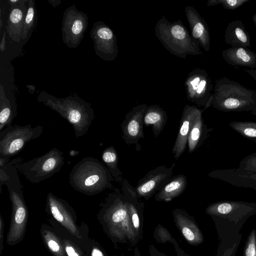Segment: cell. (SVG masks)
Segmentation results:
<instances>
[{
  "mask_svg": "<svg viewBox=\"0 0 256 256\" xmlns=\"http://www.w3.org/2000/svg\"><path fill=\"white\" fill-rule=\"evenodd\" d=\"M37 100L66 119L72 126L77 138L88 132L94 120V111L91 104L77 95L58 98L42 91Z\"/></svg>",
  "mask_w": 256,
  "mask_h": 256,
  "instance_id": "1",
  "label": "cell"
},
{
  "mask_svg": "<svg viewBox=\"0 0 256 256\" xmlns=\"http://www.w3.org/2000/svg\"><path fill=\"white\" fill-rule=\"evenodd\" d=\"M113 177L108 168L97 158L88 156L76 164L69 174L72 187L84 194H98L112 188Z\"/></svg>",
  "mask_w": 256,
  "mask_h": 256,
  "instance_id": "2",
  "label": "cell"
},
{
  "mask_svg": "<svg viewBox=\"0 0 256 256\" xmlns=\"http://www.w3.org/2000/svg\"><path fill=\"white\" fill-rule=\"evenodd\" d=\"M210 104L213 108L223 112L254 111L256 110V90L223 77L215 82Z\"/></svg>",
  "mask_w": 256,
  "mask_h": 256,
  "instance_id": "3",
  "label": "cell"
},
{
  "mask_svg": "<svg viewBox=\"0 0 256 256\" xmlns=\"http://www.w3.org/2000/svg\"><path fill=\"white\" fill-rule=\"evenodd\" d=\"M6 172V180L3 184L8 189L12 204V212L6 242L14 245L24 238L28 218V210L22 194L18 170L12 162L2 166Z\"/></svg>",
  "mask_w": 256,
  "mask_h": 256,
  "instance_id": "4",
  "label": "cell"
},
{
  "mask_svg": "<svg viewBox=\"0 0 256 256\" xmlns=\"http://www.w3.org/2000/svg\"><path fill=\"white\" fill-rule=\"evenodd\" d=\"M154 30L157 38L170 54L182 58L188 54L202 55L199 43L181 20L170 22L163 16L157 22Z\"/></svg>",
  "mask_w": 256,
  "mask_h": 256,
  "instance_id": "5",
  "label": "cell"
},
{
  "mask_svg": "<svg viewBox=\"0 0 256 256\" xmlns=\"http://www.w3.org/2000/svg\"><path fill=\"white\" fill-rule=\"evenodd\" d=\"M17 170L29 182L39 183L58 172L64 164V153L53 148L45 154L19 164L12 161Z\"/></svg>",
  "mask_w": 256,
  "mask_h": 256,
  "instance_id": "6",
  "label": "cell"
},
{
  "mask_svg": "<svg viewBox=\"0 0 256 256\" xmlns=\"http://www.w3.org/2000/svg\"><path fill=\"white\" fill-rule=\"evenodd\" d=\"M44 127L26 126H8L0 132V157L8 160L17 154L30 140L38 138Z\"/></svg>",
  "mask_w": 256,
  "mask_h": 256,
  "instance_id": "7",
  "label": "cell"
},
{
  "mask_svg": "<svg viewBox=\"0 0 256 256\" xmlns=\"http://www.w3.org/2000/svg\"><path fill=\"white\" fill-rule=\"evenodd\" d=\"M88 20V15L79 11L74 4L64 10L62 24V39L68 48H75L79 46L87 30Z\"/></svg>",
  "mask_w": 256,
  "mask_h": 256,
  "instance_id": "8",
  "label": "cell"
},
{
  "mask_svg": "<svg viewBox=\"0 0 256 256\" xmlns=\"http://www.w3.org/2000/svg\"><path fill=\"white\" fill-rule=\"evenodd\" d=\"M188 100L200 106H211L213 84L204 69L195 68L190 72L184 82Z\"/></svg>",
  "mask_w": 256,
  "mask_h": 256,
  "instance_id": "9",
  "label": "cell"
},
{
  "mask_svg": "<svg viewBox=\"0 0 256 256\" xmlns=\"http://www.w3.org/2000/svg\"><path fill=\"white\" fill-rule=\"evenodd\" d=\"M96 54L106 61H112L118 56L117 38L114 31L102 21L94 23L90 32Z\"/></svg>",
  "mask_w": 256,
  "mask_h": 256,
  "instance_id": "10",
  "label": "cell"
},
{
  "mask_svg": "<svg viewBox=\"0 0 256 256\" xmlns=\"http://www.w3.org/2000/svg\"><path fill=\"white\" fill-rule=\"evenodd\" d=\"M208 214L234 220L245 221L256 214V203L243 201L222 200L210 204Z\"/></svg>",
  "mask_w": 256,
  "mask_h": 256,
  "instance_id": "11",
  "label": "cell"
},
{
  "mask_svg": "<svg viewBox=\"0 0 256 256\" xmlns=\"http://www.w3.org/2000/svg\"><path fill=\"white\" fill-rule=\"evenodd\" d=\"M46 209L52 216L73 236L81 238L75 222L73 210L64 200L48 192L46 198Z\"/></svg>",
  "mask_w": 256,
  "mask_h": 256,
  "instance_id": "12",
  "label": "cell"
},
{
  "mask_svg": "<svg viewBox=\"0 0 256 256\" xmlns=\"http://www.w3.org/2000/svg\"><path fill=\"white\" fill-rule=\"evenodd\" d=\"M148 107L146 104H139L126 114L121 127L122 138L127 144H136L144 138V116Z\"/></svg>",
  "mask_w": 256,
  "mask_h": 256,
  "instance_id": "13",
  "label": "cell"
},
{
  "mask_svg": "<svg viewBox=\"0 0 256 256\" xmlns=\"http://www.w3.org/2000/svg\"><path fill=\"white\" fill-rule=\"evenodd\" d=\"M208 176L234 186L256 190V172L246 170L240 168L220 169L210 172Z\"/></svg>",
  "mask_w": 256,
  "mask_h": 256,
  "instance_id": "14",
  "label": "cell"
},
{
  "mask_svg": "<svg viewBox=\"0 0 256 256\" xmlns=\"http://www.w3.org/2000/svg\"><path fill=\"white\" fill-rule=\"evenodd\" d=\"M175 164L170 167L162 166L149 172L139 182L136 188L138 195L148 198L171 177Z\"/></svg>",
  "mask_w": 256,
  "mask_h": 256,
  "instance_id": "15",
  "label": "cell"
},
{
  "mask_svg": "<svg viewBox=\"0 0 256 256\" xmlns=\"http://www.w3.org/2000/svg\"><path fill=\"white\" fill-rule=\"evenodd\" d=\"M200 110L194 106L186 105L183 110L180 126L174 145L172 152L177 160L184 151L192 125L198 114L205 110Z\"/></svg>",
  "mask_w": 256,
  "mask_h": 256,
  "instance_id": "16",
  "label": "cell"
},
{
  "mask_svg": "<svg viewBox=\"0 0 256 256\" xmlns=\"http://www.w3.org/2000/svg\"><path fill=\"white\" fill-rule=\"evenodd\" d=\"M184 12L191 30L192 36L206 52L210 49V34L208 26L198 11L192 6H187Z\"/></svg>",
  "mask_w": 256,
  "mask_h": 256,
  "instance_id": "17",
  "label": "cell"
},
{
  "mask_svg": "<svg viewBox=\"0 0 256 256\" xmlns=\"http://www.w3.org/2000/svg\"><path fill=\"white\" fill-rule=\"evenodd\" d=\"M222 56L226 62L232 66L256 68V53L247 48L232 46L224 50Z\"/></svg>",
  "mask_w": 256,
  "mask_h": 256,
  "instance_id": "18",
  "label": "cell"
},
{
  "mask_svg": "<svg viewBox=\"0 0 256 256\" xmlns=\"http://www.w3.org/2000/svg\"><path fill=\"white\" fill-rule=\"evenodd\" d=\"M27 0H22L16 6L10 7L8 19L6 32L14 42L20 43L22 39L24 20L28 11L26 3Z\"/></svg>",
  "mask_w": 256,
  "mask_h": 256,
  "instance_id": "19",
  "label": "cell"
},
{
  "mask_svg": "<svg viewBox=\"0 0 256 256\" xmlns=\"http://www.w3.org/2000/svg\"><path fill=\"white\" fill-rule=\"evenodd\" d=\"M225 42L232 46H240L245 48L250 46V36L240 20H236L230 22L224 35Z\"/></svg>",
  "mask_w": 256,
  "mask_h": 256,
  "instance_id": "20",
  "label": "cell"
},
{
  "mask_svg": "<svg viewBox=\"0 0 256 256\" xmlns=\"http://www.w3.org/2000/svg\"><path fill=\"white\" fill-rule=\"evenodd\" d=\"M166 121L167 114L163 108L157 105L148 107L144 116V124L152 125L153 132L156 138L163 130Z\"/></svg>",
  "mask_w": 256,
  "mask_h": 256,
  "instance_id": "21",
  "label": "cell"
},
{
  "mask_svg": "<svg viewBox=\"0 0 256 256\" xmlns=\"http://www.w3.org/2000/svg\"><path fill=\"white\" fill-rule=\"evenodd\" d=\"M186 184V178L184 175L176 176L159 191L156 198L157 200H170L180 195L184 190Z\"/></svg>",
  "mask_w": 256,
  "mask_h": 256,
  "instance_id": "22",
  "label": "cell"
},
{
  "mask_svg": "<svg viewBox=\"0 0 256 256\" xmlns=\"http://www.w3.org/2000/svg\"><path fill=\"white\" fill-rule=\"evenodd\" d=\"M16 115V108L6 96L4 87L0 84V132L11 125Z\"/></svg>",
  "mask_w": 256,
  "mask_h": 256,
  "instance_id": "23",
  "label": "cell"
},
{
  "mask_svg": "<svg viewBox=\"0 0 256 256\" xmlns=\"http://www.w3.org/2000/svg\"><path fill=\"white\" fill-rule=\"evenodd\" d=\"M202 112H200L196 118L188 136V144L190 153L196 149L202 136H207L208 133V130L202 118Z\"/></svg>",
  "mask_w": 256,
  "mask_h": 256,
  "instance_id": "24",
  "label": "cell"
},
{
  "mask_svg": "<svg viewBox=\"0 0 256 256\" xmlns=\"http://www.w3.org/2000/svg\"><path fill=\"white\" fill-rule=\"evenodd\" d=\"M102 159L114 180L120 182L122 174L118 168V154L114 146H108L103 150Z\"/></svg>",
  "mask_w": 256,
  "mask_h": 256,
  "instance_id": "25",
  "label": "cell"
},
{
  "mask_svg": "<svg viewBox=\"0 0 256 256\" xmlns=\"http://www.w3.org/2000/svg\"><path fill=\"white\" fill-rule=\"evenodd\" d=\"M37 22V12L34 0H29L24 20L22 40L26 42L30 38Z\"/></svg>",
  "mask_w": 256,
  "mask_h": 256,
  "instance_id": "26",
  "label": "cell"
},
{
  "mask_svg": "<svg viewBox=\"0 0 256 256\" xmlns=\"http://www.w3.org/2000/svg\"><path fill=\"white\" fill-rule=\"evenodd\" d=\"M229 126L244 138L256 142V122L232 121Z\"/></svg>",
  "mask_w": 256,
  "mask_h": 256,
  "instance_id": "27",
  "label": "cell"
},
{
  "mask_svg": "<svg viewBox=\"0 0 256 256\" xmlns=\"http://www.w3.org/2000/svg\"><path fill=\"white\" fill-rule=\"evenodd\" d=\"M42 236L48 248L55 256H66L63 244L53 232L44 229L42 231Z\"/></svg>",
  "mask_w": 256,
  "mask_h": 256,
  "instance_id": "28",
  "label": "cell"
},
{
  "mask_svg": "<svg viewBox=\"0 0 256 256\" xmlns=\"http://www.w3.org/2000/svg\"><path fill=\"white\" fill-rule=\"evenodd\" d=\"M250 0H208L206 6H208L222 4L226 10H234Z\"/></svg>",
  "mask_w": 256,
  "mask_h": 256,
  "instance_id": "29",
  "label": "cell"
},
{
  "mask_svg": "<svg viewBox=\"0 0 256 256\" xmlns=\"http://www.w3.org/2000/svg\"><path fill=\"white\" fill-rule=\"evenodd\" d=\"M243 256H256V230L250 232L244 248Z\"/></svg>",
  "mask_w": 256,
  "mask_h": 256,
  "instance_id": "30",
  "label": "cell"
},
{
  "mask_svg": "<svg viewBox=\"0 0 256 256\" xmlns=\"http://www.w3.org/2000/svg\"><path fill=\"white\" fill-rule=\"evenodd\" d=\"M238 168L246 170L256 172V152L244 158L240 162Z\"/></svg>",
  "mask_w": 256,
  "mask_h": 256,
  "instance_id": "31",
  "label": "cell"
},
{
  "mask_svg": "<svg viewBox=\"0 0 256 256\" xmlns=\"http://www.w3.org/2000/svg\"><path fill=\"white\" fill-rule=\"evenodd\" d=\"M63 246L68 256H82L79 250L70 241L64 240Z\"/></svg>",
  "mask_w": 256,
  "mask_h": 256,
  "instance_id": "32",
  "label": "cell"
},
{
  "mask_svg": "<svg viewBox=\"0 0 256 256\" xmlns=\"http://www.w3.org/2000/svg\"><path fill=\"white\" fill-rule=\"evenodd\" d=\"M182 234L188 240H193L195 238V235L188 228H184L182 230Z\"/></svg>",
  "mask_w": 256,
  "mask_h": 256,
  "instance_id": "33",
  "label": "cell"
},
{
  "mask_svg": "<svg viewBox=\"0 0 256 256\" xmlns=\"http://www.w3.org/2000/svg\"><path fill=\"white\" fill-rule=\"evenodd\" d=\"M4 223L2 216H0V254L3 248Z\"/></svg>",
  "mask_w": 256,
  "mask_h": 256,
  "instance_id": "34",
  "label": "cell"
},
{
  "mask_svg": "<svg viewBox=\"0 0 256 256\" xmlns=\"http://www.w3.org/2000/svg\"><path fill=\"white\" fill-rule=\"evenodd\" d=\"M6 32H4L2 38L1 42L0 44V50L1 52H4L6 50Z\"/></svg>",
  "mask_w": 256,
  "mask_h": 256,
  "instance_id": "35",
  "label": "cell"
},
{
  "mask_svg": "<svg viewBox=\"0 0 256 256\" xmlns=\"http://www.w3.org/2000/svg\"><path fill=\"white\" fill-rule=\"evenodd\" d=\"M132 221L134 228H138L139 227V218L137 214L134 213L132 214Z\"/></svg>",
  "mask_w": 256,
  "mask_h": 256,
  "instance_id": "36",
  "label": "cell"
},
{
  "mask_svg": "<svg viewBox=\"0 0 256 256\" xmlns=\"http://www.w3.org/2000/svg\"><path fill=\"white\" fill-rule=\"evenodd\" d=\"M91 256H104L102 251L97 248H94L92 250Z\"/></svg>",
  "mask_w": 256,
  "mask_h": 256,
  "instance_id": "37",
  "label": "cell"
},
{
  "mask_svg": "<svg viewBox=\"0 0 256 256\" xmlns=\"http://www.w3.org/2000/svg\"><path fill=\"white\" fill-rule=\"evenodd\" d=\"M246 72L249 74L254 80H256V68L244 69Z\"/></svg>",
  "mask_w": 256,
  "mask_h": 256,
  "instance_id": "38",
  "label": "cell"
},
{
  "mask_svg": "<svg viewBox=\"0 0 256 256\" xmlns=\"http://www.w3.org/2000/svg\"><path fill=\"white\" fill-rule=\"evenodd\" d=\"M48 2L54 8L60 5L61 2L60 0H48Z\"/></svg>",
  "mask_w": 256,
  "mask_h": 256,
  "instance_id": "39",
  "label": "cell"
},
{
  "mask_svg": "<svg viewBox=\"0 0 256 256\" xmlns=\"http://www.w3.org/2000/svg\"><path fill=\"white\" fill-rule=\"evenodd\" d=\"M26 87L28 88L29 92L31 94H32L36 90V87L32 85H27Z\"/></svg>",
  "mask_w": 256,
  "mask_h": 256,
  "instance_id": "40",
  "label": "cell"
},
{
  "mask_svg": "<svg viewBox=\"0 0 256 256\" xmlns=\"http://www.w3.org/2000/svg\"><path fill=\"white\" fill-rule=\"evenodd\" d=\"M2 9L0 10V29L1 32L2 28Z\"/></svg>",
  "mask_w": 256,
  "mask_h": 256,
  "instance_id": "41",
  "label": "cell"
},
{
  "mask_svg": "<svg viewBox=\"0 0 256 256\" xmlns=\"http://www.w3.org/2000/svg\"><path fill=\"white\" fill-rule=\"evenodd\" d=\"M252 20L256 26V13L252 16Z\"/></svg>",
  "mask_w": 256,
  "mask_h": 256,
  "instance_id": "42",
  "label": "cell"
},
{
  "mask_svg": "<svg viewBox=\"0 0 256 256\" xmlns=\"http://www.w3.org/2000/svg\"><path fill=\"white\" fill-rule=\"evenodd\" d=\"M251 114L254 116H256V110L251 112Z\"/></svg>",
  "mask_w": 256,
  "mask_h": 256,
  "instance_id": "43",
  "label": "cell"
}]
</instances>
